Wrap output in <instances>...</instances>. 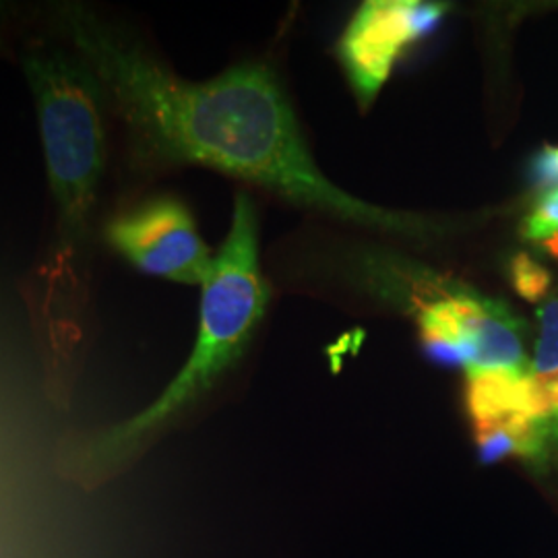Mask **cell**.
I'll list each match as a JSON object with an SVG mask.
<instances>
[{
    "mask_svg": "<svg viewBox=\"0 0 558 558\" xmlns=\"http://www.w3.org/2000/svg\"><path fill=\"white\" fill-rule=\"evenodd\" d=\"M52 29L98 83L141 172L205 166L339 220L430 240L445 226L343 193L317 168L276 75L242 62L209 81L180 80L119 23L83 4L54 11Z\"/></svg>",
    "mask_w": 558,
    "mask_h": 558,
    "instance_id": "1",
    "label": "cell"
},
{
    "mask_svg": "<svg viewBox=\"0 0 558 558\" xmlns=\"http://www.w3.org/2000/svg\"><path fill=\"white\" fill-rule=\"evenodd\" d=\"M21 66L38 114L52 203V228L32 278L29 311L50 354L64 360L85 338L108 110L98 83L66 46L29 44Z\"/></svg>",
    "mask_w": 558,
    "mask_h": 558,
    "instance_id": "2",
    "label": "cell"
},
{
    "mask_svg": "<svg viewBox=\"0 0 558 558\" xmlns=\"http://www.w3.org/2000/svg\"><path fill=\"white\" fill-rule=\"evenodd\" d=\"M201 288L199 331L179 375L135 416L83 440V468L98 472L131 458L197 403L248 348L265 315L269 290L260 274L257 211L246 193L236 195L230 232Z\"/></svg>",
    "mask_w": 558,
    "mask_h": 558,
    "instance_id": "3",
    "label": "cell"
},
{
    "mask_svg": "<svg viewBox=\"0 0 558 558\" xmlns=\"http://www.w3.org/2000/svg\"><path fill=\"white\" fill-rule=\"evenodd\" d=\"M104 242L137 271L179 283H203L214 255L191 211L172 197L143 201L106 221Z\"/></svg>",
    "mask_w": 558,
    "mask_h": 558,
    "instance_id": "4",
    "label": "cell"
},
{
    "mask_svg": "<svg viewBox=\"0 0 558 558\" xmlns=\"http://www.w3.org/2000/svg\"><path fill=\"white\" fill-rule=\"evenodd\" d=\"M445 13V4L420 0H375L360 9L341 38L339 57L364 106L379 94L399 54L437 29Z\"/></svg>",
    "mask_w": 558,
    "mask_h": 558,
    "instance_id": "5",
    "label": "cell"
},
{
    "mask_svg": "<svg viewBox=\"0 0 558 558\" xmlns=\"http://www.w3.org/2000/svg\"><path fill=\"white\" fill-rule=\"evenodd\" d=\"M442 300L470 350L468 377L527 375L521 323L505 304L474 294H449Z\"/></svg>",
    "mask_w": 558,
    "mask_h": 558,
    "instance_id": "6",
    "label": "cell"
},
{
    "mask_svg": "<svg viewBox=\"0 0 558 558\" xmlns=\"http://www.w3.org/2000/svg\"><path fill=\"white\" fill-rule=\"evenodd\" d=\"M480 459L497 463L515 458L542 468L558 456V424L515 412L474 424Z\"/></svg>",
    "mask_w": 558,
    "mask_h": 558,
    "instance_id": "7",
    "label": "cell"
},
{
    "mask_svg": "<svg viewBox=\"0 0 558 558\" xmlns=\"http://www.w3.org/2000/svg\"><path fill=\"white\" fill-rule=\"evenodd\" d=\"M511 281L521 299L527 302H542L550 294V271L542 267L538 260L521 253L511 260Z\"/></svg>",
    "mask_w": 558,
    "mask_h": 558,
    "instance_id": "8",
    "label": "cell"
},
{
    "mask_svg": "<svg viewBox=\"0 0 558 558\" xmlns=\"http://www.w3.org/2000/svg\"><path fill=\"white\" fill-rule=\"evenodd\" d=\"M555 232H558V191L539 197L536 207L521 226V234L539 244L550 239Z\"/></svg>",
    "mask_w": 558,
    "mask_h": 558,
    "instance_id": "9",
    "label": "cell"
},
{
    "mask_svg": "<svg viewBox=\"0 0 558 558\" xmlns=\"http://www.w3.org/2000/svg\"><path fill=\"white\" fill-rule=\"evenodd\" d=\"M530 182L538 197L558 191V147L544 145L530 166Z\"/></svg>",
    "mask_w": 558,
    "mask_h": 558,
    "instance_id": "10",
    "label": "cell"
},
{
    "mask_svg": "<svg viewBox=\"0 0 558 558\" xmlns=\"http://www.w3.org/2000/svg\"><path fill=\"white\" fill-rule=\"evenodd\" d=\"M542 246H544V251H546L550 257H555V259L558 260V232H555L550 239L544 240Z\"/></svg>",
    "mask_w": 558,
    "mask_h": 558,
    "instance_id": "11",
    "label": "cell"
}]
</instances>
